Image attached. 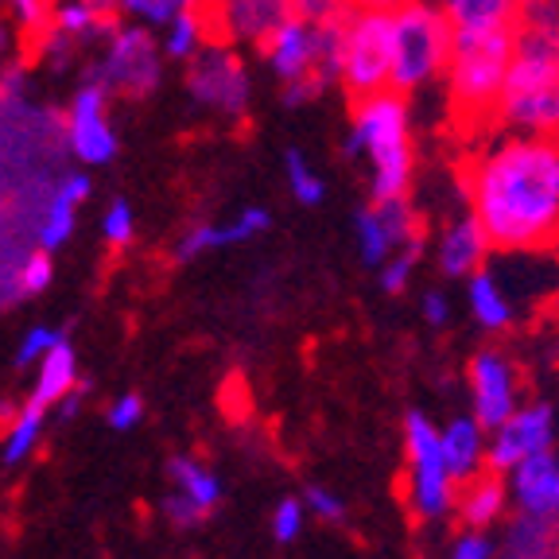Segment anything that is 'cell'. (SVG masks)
Instances as JSON below:
<instances>
[{"mask_svg":"<svg viewBox=\"0 0 559 559\" xmlns=\"http://www.w3.org/2000/svg\"><path fill=\"white\" fill-rule=\"evenodd\" d=\"M463 199L493 253L533 257L559 245V140L486 132L463 164Z\"/></svg>","mask_w":559,"mask_h":559,"instance_id":"1","label":"cell"},{"mask_svg":"<svg viewBox=\"0 0 559 559\" xmlns=\"http://www.w3.org/2000/svg\"><path fill=\"white\" fill-rule=\"evenodd\" d=\"M346 152L366 171L369 199H412L419 171V148L408 97L396 94V90H384V94L354 102Z\"/></svg>","mask_w":559,"mask_h":559,"instance_id":"2","label":"cell"},{"mask_svg":"<svg viewBox=\"0 0 559 559\" xmlns=\"http://www.w3.org/2000/svg\"><path fill=\"white\" fill-rule=\"evenodd\" d=\"M513 32L489 35H454V55L447 67V109L459 129L493 132V109L506 90L509 67H513Z\"/></svg>","mask_w":559,"mask_h":559,"instance_id":"3","label":"cell"},{"mask_svg":"<svg viewBox=\"0 0 559 559\" xmlns=\"http://www.w3.org/2000/svg\"><path fill=\"white\" fill-rule=\"evenodd\" d=\"M454 55V32L436 0H404L393 9V86L408 102L443 86Z\"/></svg>","mask_w":559,"mask_h":559,"instance_id":"4","label":"cell"},{"mask_svg":"<svg viewBox=\"0 0 559 559\" xmlns=\"http://www.w3.org/2000/svg\"><path fill=\"white\" fill-rule=\"evenodd\" d=\"M493 129L559 140V47H516Z\"/></svg>","mask_w":559,"mask_h":559,"instance_id":"5","label":"cell"},{"mask_svg":"<svg viewBox=\"0 0 559 559\" xmlns=\"http://www.w3.org/2000/svg\"><path fill=\"white\" fill-rule=\"evenodd\" d=\"M404 439V506L419 524H447L454 521L459 506V478L451 474L439 443V424L428 412L412 408L401 424Z\"/></svg>","mask_w":559,"mask_h":559,"instance_id":"6","label":"cell"},{"mask_svg":"<svg viewBox=\"0 0 559 559\" xmlns=\"http://www.w3.org/2000/svg\"><path fill=\"white\" fill-rule=\"evenodd\" d=\"M393 86V9L358 4L338 35V90L349 102Z\"/></svg>","mask_w":559,"mask_h":559,"instance_id":"7","label":"cell"},{"mask_svg":"<svg viewBox=\"0 0 559 559\" xmlns=\"http://www.w3.org/2000/svg\"><path fill=\"white\" fill-rule=\"evenodd\" d=\"M338 35L342 27H319L292 16L261 44V62L280 86L319 79L334 90L338 86Z\"/></svg>","mask_w":559,"mask_h":559,"instance_id":"8","label":"cell"},{"mask_svg":"<svg viewBox=\"0 0 559 559\" xmlns=\"http://www.w3.org/2000/svg\"><path fill=\"white\" fill-rule=\"evenodd\" d=\"M183 86L202 114L226 117V121H241L253 105V70H249L245 55L226 39L206 44L187 62Z\"/></svg>","mask_w":559,"mask_h":559,"instance_id":"9","label":"cell"},{"mask_svg":"<svg viewBox=\"0 0 559 559\" xmlns=\"http://www.w3.org/2000/svg\"><path fill=\"white\" fill-rule=\"evenodd\" d=\"M164 47L152 39L148 27L121 24L105 39L102 62L94 67L90 79H97L109 94L124 97V102H144L164 82Z\"/></svg>","mask_w":559,"mask_h":559,"instance_id":"10","label":"cell"},{"mask_svg":"<svg viewBox=\"0 0 559 559\" xmlns=\"http://www.w3.org/2000/svg\"><path fill=\"white\" fill-rule=\"evenodd\" d=\"M463 377H466V412L478 416L489 431L528 401V377H524L521 361L501 342H489V346L474 349Z\"/></svg>","mask_w":559,"mask_h":559,"instance_id":"11","label":"cell"},{"mask_svg":"<svg viewBox=\"0 0 559 559\" xmlns=\"http://www.w3.org/2000/svg\"><path fill=\"white\" fill-rule=\"evenodd\" d=\"M559 447V401L528 393V401L489 431V471L509 474L521 463Z\"/></svg>","mask_w":559,"mask_h":559,"instance_id":"12","label":"cell"},{"mask_svg":"<svg viewBox=\"0 0 559 559\" xmlns=\"http://www.w3.org/2000/svg\"><path fill=\"white\" fill-rule=\"evenodd\" d=\"M354 241H358L361 264L381 269L401 249L428 241V226L412 199H369L354 214Z\"/></svg>","mask_w":559,"mask_h":559,"instance_id":"13","label":"cell"},{"mask_svg":"<svg viewBox=\"0 0 559 559\" xmlns=\"http://www.w3.org/2000/svg\"><path fill=\"white\" fill-rule=\"evenodd\" d=\"M62 136H67V156L79 159L82 167H105L117 159L121 140L109 121V90L97 79H86L74 90L62 114Z\"/></svg>","mask_w":559,"mask_h":559,"instance_id":"14","label":"cell"},{"mask_svg":"<svg viewBox=\"0 0 559 559\" xmlns=\"http://www.w3.org/2000/svg\"><path fill=\"white\" fill-rule=\"evenodd\" d=\"M428 253L439 276L454 280V284L471 280L474 272H481L498 257L486 226L474 218V210L466 206V199L454 210H447L443 218H436V226H428Z\"/></svg>","mask_w":559,"mask_h":559,"instance_id":"15","label":"cell"},{"mask_svg":"<svg viewBox=\"0 0 559 559\" xmlns=\"http://www.w3.org/2000/svg\"><path fill=\"white\" fill-rule=\"evenodd\" d=\"M506 481L513 498V516L559 533V447L509 471Z\"/></svg>","mask_w":559,"mask_h":559,"instance_id":"16","label":"cell"},{"mask_svg":"<svg viewBox=\"0 0 559 559\" xmlns=\"http://www.w3.org/2000/svg\"><path fill=\"white\" fill-rule=\"evenodd\" d=\"M463 307H466V319L481 334H489V338H506L521 323V304H516L513 288H509L506 272L493 261L481 272H474L471 280H463Z\"/></svg>","mask_w":559,"mask_h":559,"instance_id":"17","label":"cell"},{"mask_svg":"<svg viewBox=\"0 0 559 559\" xmlns=\"http://www.w3.org/2000/svg\"><path fill=\"white\" fill-rule=\"evenodd\" d=\"M210 20H214V32L234 47H257L276 32L284 20L296 16L292 0H214L206 4Z\"/></svg>","mask_w":559,"mask_h":559,"instance_id":"18","label":"cell"},{"mask_svg":"<svg viewBox=\"0 0 559 559\" xmlns=\"http://www.w3.org/2000/svg\"><path fill=\"white\" fill-rule=\"evenodd\" d=\"M269 226H272V214L264 206H245L226 222H194V226L175 241V261L191 264L206 253H218V249L249 245V241H257Z\"/></svg>","mask_w":559,"mask_h":559,"instance_id":"19","label":"cell"},{"mask_svg":"<svg viewBox=\"0 0 559 559\" xmlns=\"http://www.w3.org/2000/svg\"><path fill=\"white\" fill-rule=\"evenodd\" d=\"M509 521H513V498H509L506 474L486 471L459 486V506H454V524L459 528L501 533Z\"/></svg>","mask_w":559,"mask_h":559,"instance_id":"20","label":"cell"},{"mask_svg":"<svg viewBox=\"0 0 559 559\" xmlns=\"http://www.w3.org/2000/svg\"><path fill=\"white\" fill-rule=\"evenodd\" d=\"M439 443H443V459L459 486L489 471V428L471 412H454L451 419H443Z\"/></svg>","mask_w":559,"mask_h":559,"instance_id":"21","label":"cell"},{"mask_svg":"<svg viewBox=\"0 0 559 559\" xmlns=\"http://www.w3.org/2000/svg\"><path fill=\"white\" fill-rule=\"evenodd\" d=\"M90 171H67L55 187L51 202H47L44 218H39V229H35V249L44 253H59L62 245L74 237V226H79V210L82 202L90 199Z\"/></svg>","mask_w":559,"mask_h":559,"instance_id":"22","label":"cell"},{"mask_svg":"<svg viewBox=\"0 0 559 559\" xmlns=\"http://www.w3.org/2000/svg\"><path fill=\"white\" fill-rule=\"evenodd\" d=\"M454 35L513 32L524 0H436Z\"/></svg>","mask_w":559,"mask_h":559,"instance_id":"23","label":"cell"},{"mask_svg":"<svg viewBox=\"0 0 559 559\" xmlns=\"http://www.w3.org/2000/svg\"><path fill=\"white\" fill-rule=\"evenodd\" d=\"M82 384V373H79V354L70 346L67 338L47 354L39 366H35V381H32V396L27 401L39 404V408H59L74 389Z\"/></svg>","mask_w":559,"mask_h":559,"instance_id":"24","label":"cell"},{"mask_svg":"<svg viewBox=\"0 0 559 559\" xmlns=\"http://www.w3.org/2000/svg\"><path fill=\"white\" fill-rule=\"evenodd\" d=\"M167 478H171L175 493H183V498L191 501L194 509H202L206 516L222 506L226 486H222L218 471H210L206 463H199L191 454H175L171 463H167Z\"/></svg>","mask_w":559,"mask_h":559,"instance_id":"25","label":"cell"},{"mask_svg":"<svg viewBox=\"0 0 559 559\" xmlns=\"http://www.w3.org/2000/svg\"><path fill=\"white\" fill-rule=\"evenodd\" d=\"M210 32H214L210 9H206V4H194V9H187L171 27H164V39H159V47H164V55L171 62H183V67H187V62H191L202 47L214 44V39H210Z\"/></svg>","mask_w":559,"mask_h":559,"instance_id":"26","label":"cell"},{"mask_svg":"<svg viewBox=\"0 0 559 559\" xmlns=\"http://www.w3.org/2000/svg\"><path fill=\"white\" fill-rule=\"evenodd\" d=\"M498 559H559V533H551L544 524L524 521V516H513L501 528Z\"/></svg>","mask_w":559,"mask_h":559,"instance_id":"27","label":"cell"},{"mask_svg":"<svg viewBox=\"0 0 559 559\" xmlns=\"http://www.w3.org/2000/svg\"><path fill=\"white\" fill-rule=\"evenodd\" d=\"M44 424H47V408H39V404L27 401L24 408H20V416L4 428V436H0V463L4 466L27 463V454L39 447Z\"/></svg>","mask_w":559,"mask_h":559,"instance_id":"28","label":"cell"},{"mask_svg":"<svg viewBox=\"0 0 559 559\" xmlns=\"http://www.w3.org/2000/svg\"><path fill=\"white\" fill-rule=\"evenodd\" d=\"M516 47H559V0H524L513 27Z\"/></svg>","mask_w":559,"mask_h":559,"instance_id":"29","label":"cell"},{"mask_svg":"<svg viewBox=\"0 0 559 559\" xmlns=\"http://www.w3.org/2000/svg\"><path fill=\"white\" fill-rule=\"evenodd\" d=\"M55 32H62L67 39H74V44H82V39H94V35H102V39H109V35L117 32V20H102L94 9H90V0H62L59 9H55Z\"/></svg>","mask_w":559,"mask_h":559,"instance_id":"30","label":"cell"},{"mask_svg":"<svg viewBox=\"0 0 559 559\" xmlns=\"http://www.w3.org/2000/svg\"><path fill=\"white\" fill-rule=\"evenodd\" d=\"M284 183L299 206H319L326 199V179L314 171V164L299 148L284 152Z\"/></svg>","mask_w":559,"mask_h":559,"instance_id":"31","label":"cell"},{"mask_svg":"<svg viewBox=\"0 0 559 559\" xmlns=\"http://www.w3.org/2000/svg\"><path fill=\"white\" fill-rule=\"evenodd\" d=\"M424 253H428V241L408 245V249H401L377 269V284H381L384 296H404L412 288V280L419 276V264H424Z\"/></svg>","mask_w":559,"mask_h":559,"instance_id":"32","label":"cell"},{"mask_svg":"<svg viewBox=\"0 0 559 559\" xmlns=\"http://www.w3.org/2000/svg\"><path fill=\"white\" fill-rule=\"evenodd\" d=\"M194 4L202 0H121V12L140 27H171Z\"/></svg>","mask_w":559,"mask_h":559,"instance_id":"33","label":"cell"},{"mask_svg":"<svg viewBox=\"0 0 559 559\" xmlns=\"http://www.w3.org/2000/svg\"><path fill=\"white\" fill-rule=\"evenodd\" d=\"M501 533H486V528H454L451 540L443 544L439 559H498Z\"/></svg>","mask_w":559,"mask_h":559,"instance_id":"34","label":"cell"},{"mask_svg":"<svg viewBox=\"0 0 559 559\" xmlns=\"http://www.w3.org/2000/svg\"><path fill=\"white\" fill-rule=\"evenodd\" d=\"M307 506H304V498H280L276 501V509H272V521H269V528H272V540L276 544H296L299 536H304V528H307Z\"/></svg>","mask_w":559,"mask_h":559,"instance_id":"35","label":"cell"},{"mask_svg":"<svg viewBox=\"0 0 559 559\" xmlns=\"http://www.w3.org/2000/svg\"><path fill=\"white\" fill-rule=\"evenodd\" d=\"M55 280V253H44V249H32L20 264V299H35L51 288Z\"/></svg>","mask_w":559,"mask_h":559,"instance_id":"36","label":"cell"},{"mask_svg":"<svg viewBox=\"0 0 559 559\" xmlns=\"http://www.w3.org/2000/svg\"><path fill=\"white\" fill-rule=\"evenodd\" d=\"M102 237L105 245L114 249H129L132 237H136V214H132L129 199H114L102 214Z\"/></svg>","mask_w":559,"mask_h":559,"instance_id":"37","label":"cell"},{"mask_svg":"<svg viewBox=\"0 0 559 559\" xmlns=\"http://www.w3.org/2000/svg\"><path fill=\"white\" fill-rule=\"evenodd\" d=\"M299 20L319 27H342L349 20V12L358 9V0H292Z\"/></svg>","mask_w":559,"mask_h":559,"instance_id":"38","label":"cell"},{"mask_svg":"<svg viewBox=\"0 0 559 559\" xmlns=\"http://www.w3.org/2000/svg\"><path fill=\"white\" fill-rule=\"evenodd\" d=\"M62 338H67V334L55 331V326H44V323H39V326H27L24 338H20V346H16V366L20 369L39 366V361H44Z\"/></svg>","mask_w":559,"mask_h":559,"instance_id":"39","label":"cell"},{"mask_svg":"<svg viewBox=\"0 0 559 559\" xmlns=\"http://www.w3.org/2000/svg\"><path fill=\"white\" fill-rule=\"evenodd\" d=\"M299 498H304L307 513H311L314 521H323V524H342V521H346V501H342L331 486H307Z\"/></svg>","mask_w":559,"mask_h":559,"instance_id":"40","label":"cell"},{"mask_svg":"<svg viewBox=\"0 0 559 559\" xmlns=\"http://www.w3.org/2000/svg\"><path fill=\"white\" fill-rule=\"evenodd\" d=\"M419 314H424V323H428L431 331H443V326L454 323V296L443 284H431V288H424V296H419Z\"/></svg>","mask_w":559,"mask_h":559,"instance_id":"41","label":"cell"},{"mask_svg":"<svg viewBox=\"0 0 559 559\" xmlns=\"http://www.w3.org/2000/svg\"><path fill=\"white\" fill-rule=\"evenodd\" d=\"M159 513H164V521L171 524V528H183V533H191V528H199V524L206 521V513L194 509L191 501H187L183 493H175V489L159 501Z\"/></svg>","mask_w":559,"mask_h":559,"instance_id":"42","label":"cell"},{"mask_svg":"<svg viewBox=\"0 0 559 559\" xmlns=\"http://www.w3.org/2000/svg\"><path fill=\"white\" fill-rule=\"evenodd\" d=\"M105 419H109V428L124 436V431H132V428H140V424H144V401H140L136 393L117 396V401L109 404V412H105Z\"/></svg>","mask_w":559,"mask_h":559,"instance_id":"43","label":"cell"},{"mask_svg":"<svg viewBox=\"0 0 559 559\" xmlns=\"http://www.w3.org/2000/svg\"><path fill=\"white\" fill-rule=\"evenodd\" d=\"M9 4H12V12H16V20L24 27H32V32H39V27H44V20H47L44 0H9Z\"/></svg>","mask_w":559,"mask_h":559,"instance_id":"44","label":"cell"},{"mask_svg":"<svg viewBox=\"0 0 559 559\" xmlns=\"http://www.w3.org/2000/svg\"><path fill=\"white\" fill-rule=\"evenodd\" d=\"M82 396H86V381H82L79 389H74V393H70L67 401H62L59 408H55V412H59V419H62V424H67V419H74V416H79V408H82Z\"/></svg>","mask_w":559,"mask_h":559,"instance_id":"45","label":"cell"},{"mask_svg":"<svg viewBox=\"0 0 559 559\" xmlns=\"http://www.w3.org/2000/svg\"><path fill=\"white\" fill-rule=\"evenodd\" d=\"M12 47H16V39H12V27L0 20V67H9V55Z\"/></svg>","mask_w":559,"mask_h":559,"instance_id":"46","label":"cell"},{"mask_svg":"<svg viewBox=\"0 0 559 559\" xmlns=\"http://www.w3.org/2000/svg\"><path fill=\"white\" fill-rule=\"evenodd\" d=\"M20 408H24V404H16V401H0V428H9L12 419L20 416Z\"/></svg>","mask_w":559,"mask_h":559,"instance_id":"47","label":"cell"},{"mask_svg":"<svg viewBox=\"0 0 559 559\" xmlns=\"http://www.w3.org/2000/svg\"><path fill=\"white\" fill-rule=\"evenodd\" d=\"M358 4H369V9H401L404 0H358Z\"/></svg>","mask_w":559,"mask_h":559,"instance_id":"48","label":"cell"}]
</instances>
